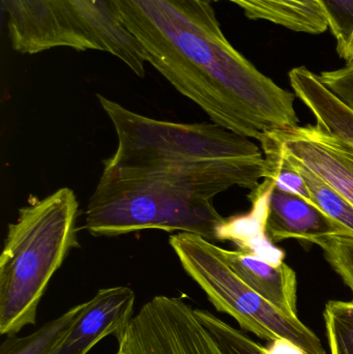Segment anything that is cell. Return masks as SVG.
<instances>
[{
    "instance_id": "cell-1",
    "label": "cell",
    "mask_w": 353,
    "mask_h": 354,
    "mask_svg": "<svg viewBox=\"0 0 353 354\" xmlns=\"http://www.w3.org/2000/svg\"><path fill=\"white\" fill-rule=\"evenodd\" d=\"M151 64L213 124L261 141L298 126L296 95L228 41L209 0H109Z\"/></svg>"
},
{
    "instance_id": "cell-2",
    "label": "cell",
    "mask_w": 353,
    "mask_h": 354,
    "mask_svg": "<svg viewBox=\"0 0 353 354\" xmlns=\"http://www.w3.org/2000/svg\"><path fill=\"white\" fill-rule=\"evenodd\" d=\"M97 97L117 136L99 178L190 201L213 200L233 187L255 189L263 178L265 158L246 137L213 122L155 120Z\"/></svg>"
},
{
    "instance_id": "cell-3",
    "label": "cell",
    "mask_w": 353,
    "mask_h": 354,
    "mask_svg": "<svg viewBox=\"0 0 353 354\" xmlns=\"http://www.w3.org/2000/svg\"><path fill=\"white\" fill-rule=\"evenodd\" d=\"M78 212L75 192L60 187L20 208L8 225L0 255V334L35 326L52 277L78 243Z\"/></svg>"
},
{
    "instance_id": "cell-4",
    "label": "cell",
    "mask_w": 353,
    "mask_h": 354,
    "mask_svg": "<svg viewBox=\"0 0 353 354\" xmlns=\"http://www.w3.org/2000/svg\"><path fill=\"white\" fill-rule=\"evenodd\" d=\"M10 45L35 55L56 48L105 52L145 76L146 54L109 0H1Z\"/></svg>"
},
{
    "instance_id": "cell-5",
    "label": "cell",
    "mask_w": 353,
    "mask_h": 354,
    "mask_svg": "<svg viewBox=\"0 0 353 354\" xmlns=\"http://www.w3.org/2000/svg\"><path fill=\"white\" fill-rule=\"evenodd\" d=\"M169 245L184 272L204 291L213 307L231 316L244 332L269 342L286 339L307 354H327L316 334L298 317L286 315L240 279L221 247L188 232L171 235Z\"/></svg>"
},
{
    "instance_id": "cell-6",
    "label": "cell",
    "mask_w": 353,
    "mask_h": 354,
    "mask_svg": "<svg viewBox=\"0 0 353 354\" xmlns=\"http://www.w3.org/2000/svg\"><path fill=\"white\" fill-rule=\"evenodd\" d=\"M115 354H257L263 345L182 297L158 295L134 315Z\"/></svg>"
},
{
    "instance_id": "cell-7",
    "label": "cell",
    "mask_w": 353,
    "mask_h": 354,
    "mask_svg": "<svg viewBox=\"0 0 353 354\" xmlns=\"http://www.w3.org/2000/svg\"><path fill=\"white\" fill-rule=\"evenodd\" d=\"M267 135L286 155L327 181L353 206V147L316 124Z\"/></svg>"
},
{
    "instance_id": "cell-8",
    "label": "cell",
    "mask_w": 353,
    "mask_h": 354,
    "mask_svg": "<svg viewBox=\"0 0 353 354\" xmlns=\"http://www.w3.org/2000/svg\"><path fill=\"white\" fill-rule=\"evenodd\" d=\"M135 301L136 295L130 287L97 291L85 301L74 326L52 354H87L106 337L120 339L134 317Z\"/></svg>"
},
{
    "instance_id": "cell-9",
    "label": "cell",
    "mask_w": 353,
    "mask_h": 354,
    "mask_svg": "<svg viewBox=\"0 0 353 354\" xmlns=\"http://www.w3.org/2000/svg\"><path fill=\"white\" fill-rule=\"evenodd\" d=\"M267 185V212L265 230L275 243L288 239L311 243L313 239L329 235H350L341 225L332 220L317 206L294 194Z\"/></svg>"
},
{
    "instance_id": "cell-10",
    "label": "cell",
    "mask_w": 353,
    "mask_h": 354,
    "mask_svg": "<svg viewBox=\"0 0 353 354\" xmlns=\"http://www.w3.org/2000/svg\"><path fill=\"white\" fill-rule=\"evenodd\" d=\"M222 252L232 270L253 290L286 315L298 317V281L287 263L267 260L248 249L222 248Z\"/></svg>"
},
{
    "instance_id": "cell-11",
    "label": "cell",
    "mask_w": 353,
    "mask_h": 354,
    "mask_svg": "<svg viewBox=\"0 0 353 354\" xmlns=\"http://www.w3.org/2000/svg\"><path fill=\"white\" fill-rule=\"evenodd\" d=\"M288 77L294 95L314 115L316 126L353 147L352 110L323 84L318 74L306 66L292 68Z\"/></svg>"
},
{
    "instance_id": "cell-12",
    "label": "cell",
    "mask_w": 353,
    "mask_h": 354,
    "mask_svg": "<svg viewBox=\"0 0 353 354\" xmlns=\"http://www.w3.org/2000/svg\"><path fill=\"white\" fill-rule=\"evenodd\" d=\"M85 303L70 308L66 313L48 322L28 336H10L0 346V354H52L70 332Z\"/></svg>"
},
{
    "instance_id": "cell-13",
    "label": "cell",
    "mask_w": 353,
    "mask_h": 354,
    "mask_svg": "<svg viewBox=\"0 0 353 354\" xmlns=\"http://www.w3.org/2000/svg\"><path fill=\"white\" fill-rule=\"evenodd\" d=\"M283 153L304 177L305 181L310 189L313 200H314L315 205L319 209L323 210L332 220L341 225L353 236V206L352 204L339 192L331 187L327 181L311 171L298 160L286 155L284 151Z\"/></svg>"
},
{
    "instance_id": "cell-14",
    "label": "cell",
    "mask_w": 353,
    "mask_h": 354,
    "mask_svg": "<svg viewBox=\"0 0 353 354\" xmlns=\"http://www.w3.org/2000/svg\"><path fill=\"white\" fill-rule=\"evenodd\" d=\"M228 1L244 10L251 20L267 21L294 32L315 35L312 27L280 0H209Z\"/></svg>"
},
{
    "instance_id": "cell-15",
    "label": "cell",
    "mask_w": 353,
    "mask_h": 354,
    "mask_svg": "<svg viewBox=\"0 0 353 354\" xmlns=\"http://www.w3.org/2000/svg\"><path fill=\"white\" fill-rule=\"evenodd\" d=\"M323 320L330 354H353L352 301H327Z\"/></svg>"
},
{
    "instance_id": "cell-16",
    "label": "cell",
    "mask_w": 353,
    "mask_h": 354,
    "mask_svg": "<svg viewBox=\"0 0 353 354\" xmlns=\"http://www.w3.org/2000/svg\"><path fill=\"white\" fill-rule=\"evenodd\" d=\"M311 243L323 249L325 260L352 291L353 303V236L329 235L313 239Z\"/></svg>"
},
{
    "instance_id": "cell-17",
    "label": "cell",
    "mask_w": 353,
    "mask_h": 354,
    "mask_svg": "<svg viewBox=\"0 0 353 354\" xmlns=\"http://www.w3.org/2000/svg\"><path fill=\"white\" fill-rule=\"evenodd\" d=\"M335 37L337 53L343 51L353 35V0H317Z\"/></svg>"
},
{
    "instance_id": "cell-18",
    "label": "cell",
    "mask_w": 353,
    "mask_h": 354,
    "mask_svg": "<svg viewBox=\"0 0 353 354\" xmlns=\"http://www.w3.org/2000/svg\"><path fill=\"white\" fill-rule=\"evenodd\" d=\"M323 84L353 111V62L319 75Z\"/></svg>"
},
{
    "instance_id": "cell-19",
    "label": "cell",
    "mask_w": 353,
    "mask_h": 354,
    "mask_svg": "<svg viewBox=\"0 0 353 354\" xmlns=\"http://www.w3.org/2000/svg\"><path fill=\"white\" fill-rule=\"evenodd\" d=\"M288 8L304 19L315 35H321L329 29L327 17L317 0H280Z\"/></svg>"
},
{
    "instance_id": "cell-20",
    "label": "cell",
    "mask_w": 353,
    "mask_h": 354,
    "mask_svg": "<svg viewBox=\"0 0 353 354\" xmlns=\"http://www.w3.org/2000/svg\"><path fill=\"white\" fill-rule=\"evenodd\" d=\"M338 55H339L340 58H342V59L345 60L346 62H353V35L352 39H350V43L346 46L345 49L340 52Z\"/></svg>"
},
{
    "instance_id": "cell-21",
    "label": "cell",
    "mask_w": 353,
    "mask_h": 354,
    "mask_svg": "<svg viewBox=\"0 0 353 354\" xmlns=\"http://www.w3.org/2000/svg\"><path fill=\"white\" fill-rule=\"evenodd\" d=\"M257 354H278L276 353H273V351H269V347L265 346V345H263L261 346L260 351H258V353Z\"/></svg>"
}]
</instances>
